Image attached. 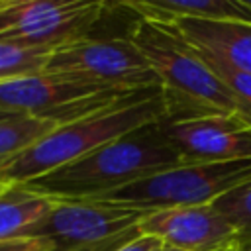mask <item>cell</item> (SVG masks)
I'll return each mask as SVG.
<instances>
[{
	"instance_id": "6da1fadb",
	"label": "cell",
	"mask_w": 251,
	"mask_h": 251,
	"mask_svg": "<svg viewBox=\"0 0 251 251\" xmlns=\"http://www.w3.org/2000/svg\"><path fill=\"white\" fill-rule=\"evenodd\" d=\"M180 163V155L159 122L133 129L75 163L24 184L51 200H94Z\"/></svg>"
},
{
	"instance_id": "7a4b0ae2",
	"label": "cell",
	"mask_w": 251,
	"mask_h": 251,
	"mask_svg": "<svg viewBox=\"0 0 251 251\" xmlns=\"http://www.w3.org/2000/svg\"><path fill=\"white\" fill-rule=\"evenodd\" d=\"M129 39L157 75L165 106L163 122H180L208 114L241 118L235 96L173 25L137 18Z\"/></svg>"
},
{
	"instance_id": "3957f363",
	"label": "cell",
	"mask_w": 251,
	"mask_h": 251,
	"mask_svg": "<svg viewBox=\"0 0 251 251\" xmlns=\"http://www.w3.org/2000/svg\"><path fill=\"white\" fill-rule=\"evenodd\" d=\"M163 120L165 106L161 100V90H157L98 114L57 126L12 163H8L0 171V178L6 184H24L71 165L133 129L159 124Z\"/></svg>"
},
{
	"instance_id": "277c9868",
	"label": "cell",
	"mask_w": 251,
	"mask_h": 251,
	"mask_svg": "<svg viewBox=\"0 0 251 251\" xmlns=\"http://www.w3.org/2000/svg\"><path fill=\"white\" fill-rule=\"evenodd\" d=\"M251 178V161L180 163L94 200L157 212L214 204L220 196Z\"/></svg>"
},
{
	"instance_id": "5b68a950",
	"label": "cell",
	"mask_w": 251,
	"mask_h": 251,
	"mask_svg": "<svg viewBox=\"0 0 251 251\" xmlns=\"http://www.w3.org/2000/svg\"><path fill=\"white\" fill-rule=\"evenodd\" d=\"M149 214L102 200H53L24 237L43 241L53 251H110L137 235L139 222Z\"/></svg>"
},
{
	"instance_id": "8992f818",
	"label": "cell",
	"mask_w": 251,
	"mask_h": 251,
	"mask_svg": "<svg viewBox=\"0 0 251 251\" xmlns=\"http://www.w3.org/2000/svg\"><path fill=\"white\" fill-rule=\"evenodd\" d=\"M145 94L151 92H118L61 75L37 73L0 82V110L63 126Z\"/></svg>"
},
{
	"instance_id": "52a82bcc",
	"label": "cell",
	"mask_w": 251,
	"mask_h": 251,
	"mask_svg": "<svg viewBox=\"0 0 251 251\" xmlns=\"http://www.w3.org/2000/svg\"><path fill=\"white\" fill-rule=\"evenodd\" d=\"M49 75L69 76L86 84L118 92H153L161 90L157 75L126 37H86L51 53L45 71Z\"/></svg>"
},
{
	"instance_id": "ba28073f",
	"label": "cell",
	"mask_w": 251,
	"mask_h": 251,
	"mask_svg": "<svg viewBox=\"0 0 251 251\" xmlns=\"http://www.w3.org/2000/svg\"><path fill=\"white\" fill-rule=\"evenodd\" d=\"M106 2L0 0V41L57 51L92 35Z\"/></svg>"
},
{
	"instance_id": "9c48e42d",
	"label": "cell",
	"mask_w": 251,
	"mask_h": 251,
	"mask_svg": "<svg viewBox=\"0 0 251 251\" xmlns=\"http://www.w3.org/2000/svg\"><path fill=\"white\" fill-rule=\"evenodd\" d=\"M161 127L182 163L251 161V126L239 116L208 114Z\"/></svg>"
},
{
	"instance_id": "30bf717a",
	"label": "cell",
	"mask_w": 251,
	"mask_h": 251,
	"mask_svg": "<svg viewBox=\"0 0 251 251\" xmlns=\"http://www.w3.org/2000/svg\"><path fill=\"white\" fill-rule=\"evenodd\" d=\"M137 233L157 237L165 247L178 251H224L239 247L235 229L212 204L151 212L139 222Z\"/></svg>"
},
{
	"instance_id": "8fae6325",
	"label": "cell",
	"mask_w": 251,
	"mask_h": 251,
	"mask_svg": "<svg viewBox=\"0 0 251 251\" xmlns=\"http://www.w3.org/2000/svg\"><path fill=\"white\" fill-rule=\"evenodd\" d=\"M173 25L186 43L251 75V24L229 20H176Z\"/></svg>"
},
{
	"instance_id": "7c38bea8",
	"label": "cell",
	"mask_w": 251,
	"mask_h": 251,
	"mask_svg": "<svg viewBox=\"0 0 251 251\" xmlns=\"http://www.w3.org/2000/svg\"><path fill=\"white\" fill-rule=\"evenodd\" d=\"M137 18L173 24L176 20H229L251 24V6L247 0H137L124 2Z\"/></svg>"
},
{
	"instance_id": "4fadbf2b",
	"label": "cell",
	"mask_w": 251,
	"mask_h": 251,
	"mask_svg": "<svg viewBox=\"0 0 251 251\" xmlns=\"http://www.w3.org/2000/svg\"><path fill=\"white\" fill-rule=\"evenodd\" d=\"M53 200L29 190L25 184H6L0 192V241L20 239L25 229L39 222Z\"/></svg>"
},
{
	"instance_id": "5bb4252c",
	"label": "cell",
	"mask_w": 251,
	"mask_h": 251,
	"mask_svg": "<svg viewBox=\"0 0 251 251\" xmlns=\"http://www.w3.org/2000/svg\"><path fill=\"white\" fill-rule=\"evenodd\" d=\"M55 127L57 124L35 116L16 114L0 120V171Z\"/></svg>"
},
{
	"instance_id": "9a60e30c",
	"label": "cell",
	"mask_w": 251,
	"mask_h": 251,
	"mask_svg": "<svg viewBox=\"0 0 251 251\" xmlns=\"http://www.w3.org/2000/svg\"><path fill=\"white\" fill-rule=\"evenodd\" d=\"M53 51L0 41V82L45 71Z\"/></svg>"
},
{
	"instance_id": "2e32d148",
	"label": "cell",
	"mask_w": 251,
	"mask_h": 251,
	"mask_svg": "<svg viewBox=\"0 0 251 251\" xmlns=\"http://www.w3.org/2000/svg\"><path fill=\"white\" fill-rule=\"evenodd\" d=\"M212 206L231 224L239 247L251 243V178L220 196Z\"/></svg>"
},
{
	"instance_id": "e0dca14e",
	"label": "cell",
	"mask_w": 251,
	"mask_h": 251,
	"mask_svg": "<svg viewBox=\"0 0 251 251\" xmlns=\"http://www.w3.org/2000/svg\"><path fill=\"white\" fill-rule=\"evenodd\" d=\"M165 245L157 239V237H151V235H133L131 239L124 241L122 245L110 249V251H161Z\"/></svg>"
},
{
	"instance_id": "ac0fdd59",
	"label": "cell",
	"mask_w": 251,
	"mask_h": 251,
	"mask_svg": "<svg viewBox=\"0 0 251 251\" xmlns=\"http://www.w3.org/2000/svg\"><path fill=\"white\" fill-rule=\"evenodd\" d=\"M41 243L43 241L20 237V239H10V241H0V251H29V249H33Z\"/></svg>"
},
{
	"instance_id": "d6986e66",
	"label": "cell",
	"mask_w": 251,
	"mask_h": 251,
	"mask_svg": "<svg viewBox=\"0 0 251 251\" xmlns=\"http://www.w3.org/2000/svg\"><path fill=\"white\" fill-rule=\"evenodd\" d=\"M29 251H53L47 243H41V245H37V247H33V249H29Z\"/></svg>"
},
{
	"instance_id": "ffe728a7",
	"label": "cell",
	"mask_w": 251,
	"mask_h": 251,
	"mask_svg": "<svg viewBox=\"0 0 251 251\" xmlns=\"http://www.w3.org/2000/svg\"><path fill=\"white\" fill-rule=\"evenodd\" d=\"M10 116H16V114H8V112H2V110H0V120H6V118H10Z\"/></svg>"
},
{
	"instance_id": "44dd1931",
	"label": "cell",
	"mask_w": 251,
	"mask_h": 251,
	"mask_svg": "<svg viewBox=\"0 0 251 251\" xmlns=\"http://www.w3.org/2000/svg\"><path fill=\"white\" fill-rule=\"evenodd\" d=\"M241 251H251V243H247V245H243V247H239Z\"/></svg>"
},
{
	"instance_id": "7402d4cb",
	"label": "cell",
	"mask_w": 251,
	"mask_h": 251,
	"mask_svg": "<svg viewBox=\"0 0 251 251\" xmlns=\"http://www.w3.org/2000/svg\"><path fill=\"white\" fill-rule=\"evenodd\" d=\"M161 251H178V249H173V247H163Z\"/></svg>"
},
{
	"instance_id": "603a6c76",
	"label": "cell",
	"mask_w": 251,
	"mask_h": 251,
	"mask_svg": "<svg viewBox=\"0 0 251 251\" xmlns=\"http://www.w3.org/2000/svg\"><path fill=\"white\" fill-rule=\"evenodd\" d=\"M224 251H241L239 247H229V249H224Z\"/></svg>"
},
{
	"instance_id": "cb8c5ba5",
	"label": "cell",
	"mask_w": 251,
	"mask_h": 251,
	"mask_svg": "<svg viewBox=\"0 0 251 251\" xmlns=\"http://www.w3.org/2000/svg\"><path fill=\"white\" fill-rule=\"evenodd\" d=\"M4 186H6V182H4V180H2V178H0V192H2V190H4Z\"/></svg>"
},
{
	"instance_id": "d4e9b609",
	"label": "cell",
	"mask_w": 251,
	"mask_h": 251,
	"mask_svg": "<svg viewBox=\"0 0 251 251\" xmlns=\"http://www.w3.org/2000/svg\"><path fill=\"white\" fill-rule=\"evenodd\" d=\"M247 2H249V6H251V0H247Z\"/></svg>"
}]
</instances>
